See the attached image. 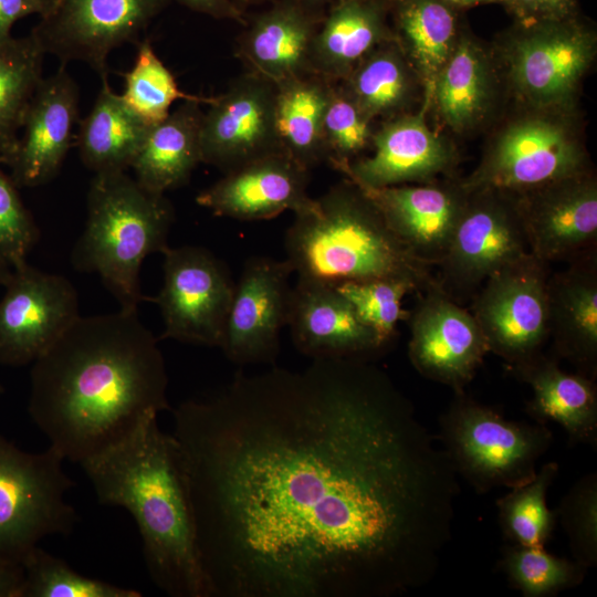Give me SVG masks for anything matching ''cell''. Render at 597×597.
<instances>
[{
  "label": "cell",
  "mask_w": 597,
  "mask_h": 597,
  "mask_svg": "<svg viewBox=\"0 0 597 597\" xmlns=\"http://www.w3.org/2000/svg\"><path fill=\"white\" fill-rule=\"evenodd\" d=\"M171 434L208 597H397L441 566L459 476L367 358L239 370Z\"/></svg>",
  "instance_id": "6da1fadb"
},
{
  "label": "cell",
  "mask_w": 597,
  "mask_h": 597,
  "mask_svg": "<svg viewBox=\"0 0 597 597\" xmlns=\"http://www.w3.org/2000/svg\"><path fill=\"white\" fill-rule=\"evenodd\" d=\"M158 341L137 311L80 315L32 363L28 411L50 447L80 464L170 409Z\"/></svg>",
  "instance_id": "7a4b0ae2"
},
{
  "label": "cell",
  "mask_w": 597,
  "mask_h": 597,
  "mask_svg": "<svg viewBox=\"0 0 597 597\" xmlns=\"http://www.w3.org/2000/svg\"><path fill=\"white\" fill-rule=\"evenodd\" d=\"M157 416L80 465L100 503L134 517L153 583L171 597H208L178 446Z\"/></svg>",
  "instance_id": "3957f363"
},
{
  "label": "cell",
  "mask_w": 597,
  "mask_h": 597,
  "mask_svg": "<svg viewBox=\"0 0 597 597\" xmlns=\"http://www.w3.org/2000/svg\"><path fill=\"white\" fill-rule=\"evenodd\" d=\"M285 260L297 277L336 285L377 279L411 283L417 293L439 284L390 230L368 196L350 180L335 185L295 214L284 237Z\"/></svg>",
  "instance_id": "277c9868"
},
{
  "label": "cell",
  "mask_w": 597,
  "mask_h": 597,
  "mask_svg": "<svg viewBox=\"0 0 597 597\" xmlns=\"http://www.w3.org/2000/svg\"><path fill=\"white\" fill-rule=\"evenodd\" d=\"M174 221L175 209L165 193L144 188L126 171L94 174L72 264L97 274L121 310L137 311L148 300L140 287V266L149 254L169 247Z\"/></svg>",
  "instance_id": "5b68a950"
},
{
  "label": "cell",
  "mask_w": 597,
  "mask_h": 597,
  "mask_svg": "<svg viewBox=\"0 0 597 597\" xmlns=\"http://www.w3.org/2000/svg\"><path fill=\"white\" fill-rule=\"evenodd\" d=\"M437 436L458 476L478 493L530 481L553 443L546 425L509 420L464 390L454 391Z\"/></svg>",
  "instance_id": "8992f818"
},
{
  "label": "cell",
  "mask_w": 597,
  "mask_h": 597,
  "mask_svg": "<svg viewBox=\"0 0 597 597\" xmlns=\"http://www.w3.org/2000/svg\"><path fill=\"white\" fill-rule=\"evenodd\" d=\"M52 447L21 450L0 434V564L20 566L46 536L69 534L77 515L65 501L73 482Z\"/></svg>",
  "instance_id": "52a82bcc"
},
{
  "label": "cell",
  "mask_w": 597,
  "mask_h": 597,
  "mask_svg": "<svg viewBox=\"0 0 597 597\" xmlns=\"http://www.w3.org/2000/svg\"><path fill=\"white\" fill-rule=\"evenodd\" d=\"M531 253L512 192L470 191L447 253L438 268L440 287L451 297L473 295L488 277Z\"/></svg>",
  "instance_id": "ba28073f"
},
{
  "label": "cell",
  "mask_w": 597,
  "mask_h": 597,
  "mask_svg": "<svg viewBox=\"0 0 597 597\" xmlns=\"http://www.w3.org/2000/svg\"><path fill=\"white\" fill-rule=\"evenodd\" d=\"M549 264L532 253L499 270L474 294L471 313L489 352L509 366L542 352L549 338Z\"/></svg>",
  "instance_id": "9c48e42d"
},
{
  "label": "cell",
  "mask_w": 597,
  "mask_h": 597,
  "mask_svg": "<svg viewBox=\"0 0 597 597\" xmlns=\"http://www.w3.org/2000/svg\"><path fill=\"white\" fill-rule=\"evenodd\" d=\"M169 0H53L31 34L61 65L78 61L107 78V57L139 36Z\"/></svg>",
  "instance_id": "30bf717a"
},
{
  "label": "cell",
  "mask_w": 597,
  "mask_h": 597,
  "mask_svg": "<svg viewBox=\"0 0 597 597\" xmlns=\"http://www.w3.org/2000/svg\"><path fill=\"white\" fill-rule=\"evenodd\" d=\"M161 254L163 286L151 298L164 322L158 339L220 347L235 285L228 266L201 247H168Z\"/></svg>",
  "instance_id": "8fae6325"
},
{
  "label": "cell",
  "mask_w": 597,
  "mask_h": 597,
  "mask_svg": "<svg viewBox=\"0 0 597 597\" xmlns=\"http://www.w3.org/2000/svg\"><path fill=\"white\" fill-rule=\"evenodd\" d=\"M3 286L0 364H32L80 316L77 292L65 276L43 272L28 261L12 268Z\"/></svg>",
  "instance_id": "7c38bea8"
},
{
  "label": "cell",
  "mask_w": 597,
  "mask_h": 597,
  "mask_svg": "<svg viewBox=\"0 0 597 597\" xmlns=\"http://www.w3.org/2000/svg\"><path fill=\"white\" fill-rule=\"evenodd\" d=\"M583 172L584 154L568 132L555 122L530 118L504 132L462 187L520 193Z\"/></svg>",
  "instance_id": "4fadbf2b"
},
{
  "label": "cell",
  "mask_w": 597,
  "mask_h": 597,
  "mask_svg": "<svg viewBox=\"0 0 597 597\" xmlns=\"http://www.w3.org/2000/svg\"><path fill=\"white\" fill-rule=\"evenodd\" d=\"M418 294L408 316L410 363L423 377L464 390L490 353L483 332L471 311L439 284Z\"/></svg>",
  "instance_id": "5bb4252c"
},
{
  "label": "cell",
  "mask_w": 597,
  "mask_h": 597,
  "mask_svg": "<svg viewBox=\"0 0 597 597\" xmlns=\"http://www.w3.org/2000/svg\"><path fill=\"white\" fill-rule=\"evenodd\" d=\"M291 264L268 256L250 258L234 285L220 348L233 364H274L280 334L287 323Z\"/></svg>",
  "instance_id": "9a60e30c"
},
{
  "label": "cell",
  "mask_w": 597,
  "mask_h": 597,
  "mask_svg": "<svg viewBox=\"0 0 597 597\" xmlns=\"http://www.w3.org/2000/svg\"><path fill=\"white\" fill-rule=\"evenodd\" d=\"M209 104L200 125L201 163L228 172L282 151L275 130L273 83L248 73Z\"/></svg>",
  "instance_id": "2e32d148"
},
{
  "label": "cell",
  "mask_w": 597,
  "mask_h": 597,
  "mask_svg": "<svg viewBox=\"0 0 597 597\" xmlns=\"http://www.w3.org/2000/svg\"><path fill=\"white\" fill-rule=\"evenodd\" d=\"M515 195L537 259L568 263L596 251L597 185L591 176L583 172Z\"/></svg>",
  "instance_id": "e0dca14e"
},
{
  "label": "cell",
  "mask_w": 597,
  "mask_h": 597,
  "mask_svg": "<svg viewBox=\"0 0 597 597\" xmlns=\"http://www.w3.org/2000/svg\"><path fill=\"white\" fill-rule=\"evenodd\" d=\"M308 172L283 151L255 158L200 191L196 202L214 216L241 221L294 214L313 206L307 193Z\"/></svg>",
  "instance_id": "ac0fdd59"
},
{
  "label": "cell",
  "mask_w": 597,
  "mask_h": 597,
  "mask_svg": "<svg viewBox=\"0 0 597 597\" xmlns=\"http://www.w3.org/2000/svg\"><path fill=\"white\" fill-rule=\"evenodd\" d=\"M80 92L65 65L40 82L28 107L22 134L7 165L19 188L42 186L59 172L78 123Z\"/></svg>",
  "instance_id": "d6986e66"
},
{
  "label": "cell",
  "mask_w": 597,
  "mask_h": 597,
  "mask_svg": "<svg viewBox=\"0 0 597 597\" xmlns=\"http://www.w3.org/2000/svg\"><path fill=\"white\" fill-rule=\"evenodd\" d=\"M286 326L295 348L315 358H367L384 343L334 285L296 279Z\"/></svg>",
  "instance_id": "ffe728a7"
},
{
  "label": "cell",
  "mask_w": 597,
  "mask_h": 597,
  "mask_svg": "<svg viewBox=\"0 0 597 597\" xmlns=\"http://www.w3.org/2000/svg\"><path fill=\"white\" fill-rule=\"evenodd\" d=\"M594 41L568 27L536 30L520 38L509 56L515 88L531 104L554 107L575 93L594 56Z\"/></svg>",
  "instance_id": "44dd1931"
},
{
  "label": "cell",
  "mask_w": 597,
  "mask_h": 597,
  "mask_svg": "<svg viewBox=\"0 0 597 597\" xmlns=\"http://www.w3.org/2000/svg\"><path fill=\"white\" fill-rule=\"evenodd\" d=\"M360 188V187H359ZM396 237L425 264L444 258L469 192L432 184L360 188Z\"/></svg>",
  "instance_id": "7402d4cb"
},
{
  "label": "cell",
  "mask_w": 597,
  "mask_h": 597,
  "mask_svg": "<svg viewBox=\"0 0 597 597\" xmlns=\"http://www.w3.org/2000/svg\"><path fill=\"white\" fill-rule=\"evenodd\" d=\"M371 156L337 169L360 188H384L429 181L453 164V155L423 123L406 115L373 134Z\"/></svg>",
  "instance_id": "603a6c76"
},
{
  "label": "cell",
  "mask_w": 597,
  "mask_h": 597,
  "mask_svg": "<svg viewBox=\"0 0 597 597\" xmlns=\"http://www.w3.org/2000/svg\"><path fill=\"white\" fill-rule=\"evenodd\" d=\"M549 337L556 358L597 378V252L548 277Z\"/></svg>",
  "instance_id": "cb8c5ba5"
},
{
  "label": "cell",
  "mask_w": 597,
  "mask_h": 597,
  "mask_svg": "<svg viewBox=\"0 0 597 597\" xmlns=\"http://www.w3.org/2000/svg\"><path fill=\"white\" fill-rule=\"evenodd\" d=\"M510 368L533 391L525 410L535 422H556L570 443L596 447L597 387L594 379L565 371L556 357L542 352Z\"/></svg>",
  "instance_id": "d4e9b609"
},
{
  "label": "cell",
  "mask_w": 597,
  "mask_h": 597,
  "mask_svg": "<svg viewBox=\"0 0 597 597\" xmlns=\"http://www.w3.org/2000/svg\"><path fill=\"white\" fill-rule=\"evenodd\" d=\"M316 31L314 19L301 4L283 1L251 22L239 42V56L250 73L277 85L312 71Z\"/></svg>",
  "instance_id": "484cf974"
},
{
  "label": "cell",
  "mask_w": 597,
  "mask_h": 597,
  "mask_svg": "<svg viewBox=\"0 0 597 597\" xmlns=\"http://www.w3.org/2000/svg\"><path fill=\"white\" fill-rule=\"evenodd\" d=\"M211 100V98H210ZM186 100L160 123L150 127L130 168L144 188L165 193L184 186L201 163L200 103Z\"/></svg>",
  "instance_id": "4316f807"
},
{
  "label": "cell",
  "mask_w": 597,
  "mask_h": 597,
  "mask_svg": "<svg viewBox=\"0 0 597 597\" xmlns=\"http://www.w3.org/2000/svg\"><path fill=\"white\" fill-rule=\"evenodd\" d=\"M102 80L101 91L85 118L78 122L76 146L82 163L94 174L130 168L149 129Z\"/></svg>",
  "instance_id": "83f0119b"
},
{
  "label": "cell",
  "mask_w": 597,
  "mask_h": 597,
  "mask_svg": "<svg viewBox=\"0 0 597 597\" xmlns=\"http://www.w3.org/2000/svg\"><path fill=\"white\" fill-rule=\"evenodd\" d=\"M332 85L313 71L275 85L274 119L280 149L307 170L326 159L323 119Z\"/></svg>",
  "instance_id": "f1b7e54d"
},
{
  "label": "cell",
  "mask_w": 597,
  "mask_h": 597,
  "mask_svg": "<svg viewBox=\"0 0 597 597\" xmlns=\"http://www.w3.org/2000/svg\"><path fill=\"white\" fill-rule=\"evenodd\" d=\"M385 36L379 10L363 0H342L317 29L311 70L334 82L345 78Z\"/></svg>",
  "instance_id": "f546056e"
},
{
  "label": "cell",
  "mask_w": 597,
  "mask_h": 597,
  "mask_svg": "<svg viewBox=\"0 0 597 597\" xmlns=\"http://www.w3.org/2000/svg\"><path fill=\"white\" fill-rule=\"evenodd\" d=\"M45 53L30 33L0 42V164L11 160L30 102L43 78Z\"/></svg>",
  "instance_id": "4dcf8cb0"
},
{
  "label": "cell",
  "mask_w": 597,
  "mask_h": 597,
  "mask_svg": "<svg viewBox=\"0 0 597 597\" xmlns=\"http://www.w3.org/2000/svg\"><path fill=\"white\" fill-rule=\"evenodd\" d=\"M490 88L486 59L470 41L454 45L433 84L440 114L452 128L459 130L482 117Z\"/></svg>",
  "instance_id": "1f68e13d"
},
{
  "label": "cell",
  "mask_w": 597,
  "mask_h": 597,
  "mask_svg": "<svg viewBox=\"0 0 597 597\" xmlns=\"http://www.w3.org/2000/svg\"><path fill=\"white\" fill-rule=\"evenodd\" d=\"M558 471L557 462H546L533 479L496 501L499 524L510 544L545 547L551 540L557 519L547 506L546 494Z\"/></svg>",
  "instance_id": "d6a6232c"
},
{
  "label": "cell",
  "mask_w": 597,
  "mask_h": 597,
  "mask_svg": "<svg viewBox=\"0 0 597 597\" xmlns=\"http://www.w3.org/2000/svg\"><path fill=\"white\" fill-rule=\"evenodd\" d=\"M399 30L418 71L430 84L454 48V18L440 0H408L399 10Z\"/></svg>",
  "instance_id": "836d02e7"
},
{
  "label": "cell",
  "mask_w": 597,
  "mask_h": 597,
  "mask_svg": "<svg viewBox=\"0 0 597 597\" xmlns=\"http://www.w3.org/2000/svg\"><path fill=\"white\" fill-rule=\"evenodd\" d=\"M344 80V88L371 121L400 109L411 88L406 64L391 48H376Z\"/></svg>",
  "instance_id": "e575fe53"
},
{
  "label": "cell",
  "mask_w": 597,
  "mask_h": 597,
  "mask_svg": "<svg viewBox=\"0 0 597 597\" xmlns=\"http://www.w3.org/2000/svg\"><path fill=\"white\" fill-rule=\"evenodd\" d=\"M498 568L524 597H551L582 584L587 569L574 559L553 555L545 547L509 544Z\"/></svg>",
  "instance_id": "d590c367"
},
{
  "label": "cell",
  "mask_w": 597,
  "mask_h": 597,
  "mask_svg": "<svg viewBox=\"0 0 597 597\" xmlns=\"http://www.w3.org/2000/svg\"><path fill=\"white\" fill-rule=\"evenodd\" d=\"M123 77V101L148 126L163 122L177 100H210L182 92L149 40L137 43L135 62Z\"/></svg>",
  "instance_id": "8d00e7d4"
},
{
  "label": "cell",
  "mask_w": 597,
  "mask_h": 597,
  "mask_svg": "<svg viewBox=\"0 0 597 597\" xmlns=\"http://www.w3.org/2000/svg\"><path fill=\"white\" fill-rule=\"evenodd\" d=\"M138 590L90 578L36 546L22 563L18 597H140Z\"/></svg>",
  "instance_id": "74e56055"
},
{
  "label": "cell",
  "mask_w": 597,
  "mask_h": 597,
  "mask_svg": "<svg viewBox=\"0 0 597 597\" xmlns=\"http://www.w3.org/2000/svg\"><path fill=\"white\" fill-rule=\"evenodd\" d=\"M335 289L385 346L395 337L398 323L408 320L409 311L402 308L404 297L417 293L411 283L397 279L343 282L336 284Z\"/></svg>",
  "instance_id": "f35d334b"
},
{
  "label": "cell",
  "mask_w": 597,
  "mask_h": 597,
  "mask_svg": "<svg viewBox=\"0 0 597 597\" xmlns=\"http://www.w3.org/2000/svg\"><path fill=\"white\" fill-rule=\"evenodd\" d=\"M371 119L344 86L332 85L323 119L326 160L335 169L353 161L371 142Z\"/></svg>",
  "instance_id": "ab89813d"
},
{
  "label": "cell",
  "mask_w": 597,
  "mask_h": 597,
  "mask_svg": "<svg viewBox=\"0 0 597 597\" xmlns=\"http://www.w3.org/2000/svg\"><path fill=\"white\" fill-rule=\"evenodd\" d=\"M569 543L573 559L585 567L597 564V474L578 479L555 511Z\"/></svg>",
  "instance_id": "60d3db41"
},
{
  "label": "cell",
  "mask_w": 597,
  "mask_h": 597,
  "mask_svg": "<svg viewBox=\"0 0 597 597\" xmlns=\"http://www.w3.org/2000/svg\"><path fill=\"white\" fill-rule=\"evenodd\" d=\"M0 164V258L12 268L27 261L40 237L39 228Z\"/></svg>",
  "instance_id": "b9f144b4"
},
{
  "label": "cell",
  "mask_w": 597,
  "mask_h": 597,
  "mask_svg": "<svg viewBox=\"0 0 597 597\" xmlns=\"http://www.w3.org/2000/svg\"><path fill=\"white\" fill-rule=\"evenodd\" d=\"M53 0H0V42L11 38L13 24L28 15H43Z\"/></svg>",
  "instance_id": "7bdbcfd3"
},
{
  "label": "cell",
  "mask_w": 597,
  "mask_h": 597,
  "mask_svg": "<svg viewBox=\"0 0 597 597\" xmlns=\"http://www.w3.org/2000/svg\"><path fill=\"white\" fill-rule=\"evenodd\" d=\"M522 15L541 19H561L573 7V0H512Z\"/></svg>",
  "instance_id": "ee69618b"
},
{
  "label": "cell",
  "mask_w": 597,
  "mask_h": 597,
  "mask_svg": "<svg viewBox=\"0 0 597 597\" xmlns=\"http://www.w3.org/2000/svg\"><path fill=\"white\" fill-rule=\"evenodd\" d=\"M180 4L196 12L214 19L242 21L243 11L239 0H177Z\"/></svg>",
  "instance_id": "f6af8a7d"
},
{
  "label": "cell",
  "mask_w": 597,
  "mask_h": 597,
  "mask_svg": "<svg viewBox=\"0 0 597 597\" xmlns=\"http://www.w3.org/2000/svg\"><path fill=\"white\" fill-rule=\"evenodd\" d=\"M22 567L0 564V597H18Z\"/></svg>",
  "instance_id": "bcb514c9"
},
{
  "label": "cell",
  "mask_w": 597,
  "mask_h": 597,
  "mask_svg": "<svg viewBox=\"0 0 597 597\" xmlns=\"http://www.w3.org/2000/svg\"><path fill=\"white\" fill-rule=\"evenodd\" d=\"M12 266L0 258V285H4L10 277Z\"/></svg>",
  "instance_id": "7dc6e473"
},
{
  "label": "cell",
  "mask_w": 597,
  "mask_h": 597,
  "mask_svg": "<svg viewBox=\"0 0 597 597\" xmlns=\"http://www.w3.org/2000/svg\"><path fill=\"white\" fill-rule=\"evenodd\" d=\"M443 1L454 3L458 6H470V4H476L480 2H489V1H495V0H443Z\"/></svg>",
  "instance_id": "c3c4849f"
},
{
  "label": "cell",
  "mask_w": 597,
  "mask_h": 597,
  "mask_svg": "<svg viewBox=\"0 0 597 597\" xmlns=\"http://www.w3.org/2000/svg\"><path fill=\"white\" fill-rule=\"evenodd\" d=\"M262 1H265V0H239L241 4H254Z\"/></svg>",
  "instance_id": "681fc988"
},
{
  "label": "cell",
  "mask_w": 597,
  "mask_h": 597,
  "mask_svg": "<svg viewBox=\"0 0 597 597\" xmlns=\"http://www.w3.org/2000/svg\"><path fill=\"white\" fill-rule=\"evenodd\" d=\"M305 1L316 3V2L324 1V0H305Z\"/></svg>",
  "instance_id": "f907efd6"
},
{
  "label": "cell",
  "mask_w": 597,
  "mask_h": 597,
  "mask_svg": "<svg viewBox=\"0 0 597 597\" xmlns=\"http://www.w3.org/2000/svg\"><path fill=\"white\" fill-rule=\"evenodd\" d=\"M2 391H3V388H2V386L0 385V394H1Z\"/></svg>",
  "instance_id": "816d5d0a"
},
{
  "label": "cell",
  "mask_w": 597,
  "mask_h": 597,
  "mask_svg": "<svg viewBox=\"0 0 597 597\" xmlns=\"http://www.w3.org/2000/svg\"><path fill=\"white\" fill-rule=\"evenodd\" d=\"M339 1H342V0H339Z\"/></svg>",
  "instance_id": "f5cc1de1"
}]
</instances>
